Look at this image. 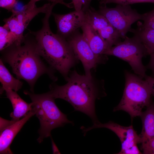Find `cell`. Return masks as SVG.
<instances>
[{
    "label": "cell",
    "instance_id": "1",
    "mask_svg": "<svg viewBox=\"0 0 154 154\" xmlns=\"http://www.w3.org/2000/svg\"><path fill=\"white\" fill-rule=\"evenodd\" d=\"M66 80L67 83L62 86L51 84L48 92L55 99L60 98L68 102L75 111L87 115L93 123L98 121L95 103L96 99L106 95L104 81L93 76L80 74L76 70L70 73Z\"/></svg>",
    "mask_w": 154,
    "mask_h": 154
},
{
    "label": "cell",
    "instance_id": "2",
    "mask_svg": "<svg viewBox=\"0 0 154 154\" xmlns=\"http://www.w3.org/2000/svg\"><path fill=\"white\" fill-rule=\"evenodd\" d=\"M54 7L45 13L42 20L41 28L37 31L31 32L38 54L66 80L70 69L79 60L67 41L50 30L49 19Z\"/></svg>",
    "mask_w": 154,
    "mask_h": 154
},
{
    "label": "cell",
    "instance_id": "3",
    "mask_svg": "<svg viewBox=\"0 0 154 154\" xmlns=\"http://www.w3.org/2000/svg\"><path fill=\"white\" fill-rule=\"evenodd\" d=\"M3 50L4 60L11 67L13 73L18 78L25 80L32 92L36 82L41 75L47 74L54 80H56L52 70L42 61L31 31L24 36L21 44H13Z\"/></svg>",
    "mask_w": 154,
    "mask_h": 154
},
{
    "label": "cell",
    "instance_id": "4",
    "mask_svg": "<svg viewBox=\"0 0 154 154\" xmlns=\"http://www.w3.org/2000/svg\"><path fill=\"white\" fill-rule=\"evenodd\" d=\"M24 93L30 98L32 108L40 121L39 136L37 139L39 143L44 138L50 136L53 129L67 123L74 124L73 121L68 119L66 115L60 110L55 103V99L48 92L36 94L25 91Z\"/></svg>",
    "mask_w": 154,
    "mask_h": 154
},
{
    "label": "cell",
    "instance_id": "5",
    "mask_svg": "<svg viewBox=\"0 0 154 154\" xmlns=\"http://www.w3.org/2000/svg\"><path fill=\"white\" fill-rule=\"evenodd\" d=\"M125 88L122 97L114 111L123 110L127 113L131 119L140 116L142 109L152 100L151 87L145 78L125 70Z\"/></svg>",
    "mask_w": 154,
    "mask_h": 154
},
{
    "label": "cell",
    "instance_id": "6",
    "mask_svg": "<svg viewBox=\"0 0 154 154\" xmlns=\"http://www.w3.org/2000/svg\"><path fill=\"white\" fill-rule=\"evenodd\" d=\"M104 54L113 56L127 62L135 73L142 78L147 76L146 68L142 62V58L147 55V51L137 36H126L123 41L108 48Z\"/></svg>",
    "mask_w": 154,
    "mask_h": 154
},
{
    "label": "cell",
    "instance_id": "7",
    "mask_svg": "<svg viewBox=\"0 0 154 154\" xmlns=\"http://www.w3.org/2000/svg\"><path fill=\"white\" fill-rule=\"evenodd\" d=\"M97 11L118 31L121 38L124 39L131 29V25L142 19V14L132 9L130 5L118 4L114 8L100 5Z\"/></svg>",
    "mask_w": 154,
    "mask_h": 154
},
{
    "label": "cell",
    "instance_id": "8",
    "mask_svg": "<svg viewBox=\"0 0 154 154\" xmlns=\"http://www.w3.org/2000/svg\"><path fill=\"white\" fill-rule=\"evenodd\" d=\"M57 4L48 3L39 7L36 5L29 6L26 5L22 11H17L14 10L10 17L3 20L5 23L4 25L15 35L17 38L16 43H21L24 39V31L31 20L40 13H46Z\"/></svg>",
    "mask_w": 154,
    "mask_h": 154
},
{
    "label": "cell",
    "instance_id": "9",
    "mask_svg": "<svg viewBox=\"0 0 154 154\" xmlns=\"http://www.w3.org/2000/svg\"><path fill=\"white\" fill-rule=\"evenodd\" d=\"M69 43L78 59L83 65L85 75L92 77L91 70L98 64L104 63L108 59L107 55L98 56L93 51L82 33L78 31L74 33L66 40Z\"/></svg>",
    "mask_w": 154,
    "mask_h": 154
},
{
    "label": "cell",
    "instance_id": "10",
    "mask_svg": "<svg viewBox=\"0 0 154 154\" xmlns=\"http://www.w3.org/2000/svg\"><path fill=\"white\" fill-rule=\"evenodd\" d=\"M100 128H105L110 129L115 133L119 138L121 142V147L120 151L117 154H119L135 145L141 143L139 135L137 134L132 125L125 127L111 121L104 123L98 121L93 123L91 127L86 128L82 126L80 129L85 135L91 129Z\"/></svg>",
    "mask_w": 154,
    "mask_h": 154
},
{
    "label": "cell",
    "instance_id": "11",
    "mask_svg": "<svg viewBox=\"0 0 154 154\" xmlns=\"http://www.w3.org/2000/svg\"><path fill=\"white\" fill-rule=\"evenodd\" d=\"M57 27V34L66 40L81 28L86 20L82 11H74L65 14L52 13Z\"/></svg>",
    "mask_w": 154,
    "mask_h": 154
},
{
    "label": "cell",
    "instance_id": "12",
    "mask_svg": "<svg viewBox=\"0 0 154 154\" xmlns=\"http://www.w3.org/2000/svg\"><path fill=\"white\" fill-rule=\"evenodd\" d=\"M35 115V111L32 108L25 116L0 131V154L13 153L10 148L13 140L24 124Z\"/></svg>",
    "mask_w": 154,
    "mask_h": 154
},
{
    "label": "cell",
    "instance_id": "13",
    "mask_svg": "<svg viewBox=\"0 0 154 154\" xmlns=\"http://www.w3.org/2000/svg\"><path fill=\"white\" fill-rule=\"evenodd\" d=\"M81 28L84 38L94 53L99 56L105 55L109 47L92 25L86 20Z\"/></svg>",
    "mask_w": 154,
    "mask_h": 154
},
{
    "label": "cell",
    "instance_id": "14",
    "mask_svg": "<svg viewBox=\"0 0 154 154\" xmlns=\"http://www.w3.org/2000/svg\"><path fill=\"white\" fill-rule=\"evenodd\" d=\"M5 91L7 97L10 101L13 109L10 116L12 120L18 121L25 116L32 109V103L25 102L16 91L10 89Z\"/></svg>",
    "mask_w": 154,
    "mask_h": 154
},
{
    "label": "cell",
    "instance_id": "15",
    "mask_svg": "<svg viewBox=\"0 0 154 154\" xmlns=\"http://www.w3.org/2000/svg\"><path fill=\"white\" fill-rule=\"evenodd\" d=\"M139 116L142 123V130L139 135L142 144L154 137V102L152 101Z\"/></svg>",
    "mask_w": 154,
    "mask_h": 154
},
{
    "label": "cell",
    "instance_id": "16",
    "mask_svg": "<svg viewBox=\"0 0 154 154\" xmlns=\"http://www.w3.org/2000/svg\"><path fill=\"white\" fill-rule=\"evenodd\" d=\"M136 29H131L129 32L137 36L144 46L147 55L154 53V29L143 28L140 22L137 23Z\"/></svg>",
    "mask_w": 154,
    "mask_h": 154
},
{
    "label": "cell",
    "instance_id": "17",
    "mask_svg": "<svg viewBox=\"0 0 154 154\" xmlns=\"http://www.w3.org/2000/svg\"><path fill=\"white\" fill-rule=\"evenodd\" d=\"M0 81L2 85L1 92L10 89L17 92L23 84L21 81L11 74L1 59L0 60Z\"/></svg>",
    "mask_w": 154,
    "mask_h": 154
},
{
    "label": "cell",
    "instance_id": "18",
    "mask_svg": "<svg viewBox=\"0 0 154 154\" xmlns=\"http://www.w3.org/2000/svg\"><path fill=\"white\" fill-rule=\"evenodd\" d=\"M98 33L106 43L109 48L121 41V37L119 33L111 24Z\"/></svg>",
    "mask_w": 154,
    "mask_h": 154
},
{
    "label": "cell",
    "instance_id": "19",
    "mask_svg": "<svg viewBox=\"0 0 154 154\" xmlns=\"http://www.w3.org/2000/svg\"><path fill=\"white\" fill-rule=\"evenodd\" d=\"M17 40L15 35L4 25L0 27V50H4L13 44Z\"/></svg>",
    "mask_w": 154,
    "mask_h": 154
},
{
    "label": "cell",
    "instance_id": "20",
    "mask_svg": "<svg viewBox=\"0 0 154 154\" xmlns=\"http://www.w3.org/2000/svg\"><path fill=\"white\" fill-rule=\"evenodd\" d=\"M142 14L141 20L143 21V23L140 22L142 26L145 28L154 29V9Z\"/></svg>",
    "mask_w": 154,
    "mask_h": 154
},
{
    "label": "cell",
    "instance_id": "21",
    "mask_svg": "<svg viewBox=\"0 0 154 154\" xmlns=\"http://www.w3.org/2000/svg\"><path fill=\"white\" fill-rule=\"evenodd\" d=\"M100 5H106L110 3L117 4L130 5L141 3H154V0H98Z\"/></svg>",
    "mask_w": 154,
    "mask_h": 154
},
{
    "label": "cell",
    "instance_id": "22",
    "mask_svg": "<svg viewBox=\"0 0 154 154\" xmlns=\"http://www.w3.org/2000/svg\"><path fill=\"white\" fill-rule=\"evenodd\" d=\"M141 148L144 154H154V137L141 144Z\"/></svg>",
    "mask_w": 154,
    "mask_h": 154
},
{
    "label": "cell",
    "instance_id": "23",
    "mask_svg": "<svg viewBox=\"0 0 154 154\" xmlns=\"http://www.w3.org/2000/svg\"><path fill=\"white\" fill-rule=\"evenodd\" d=\"M19 0H0V7L12 12Z\"/></svg>",
    "mask_w": 154,
    "mask_h": 154
},
{
    "label": "cell",
    "instance_id": "24",
    "mask_svg": "<svg viewBox=\"0 0 154 154\" xmlns=\"http://www.w3.org/2000/svg\"><path fill=\"white\" fill-rule=\"evenodd\" d=\"M41 0H30L27 3L29 5L31 6L35 5H36V2ZM51 1L52 3H60L63 5L69 8H72L74 7L72 3H68L64 2V0H47Z\"/></svg>",
    "mask_w": 154,
    "mask_h": 154
},
{
    "label": "cell",
    "instance_id": "25",
    "mask_svg": "<svg viewBox=\"0 0 154 154\" xmlns=\"http://www.w3.org/2000/svg\"><path fill=\"white\" fill-rule=\"evenodd\" d=\"M142 153L139 150L137 145H135L130 148L119 153V154H141Z\"/></svg>",
    "mask_w": 154,
    "mask_h": 154
},
{
    "label": "cell",
    "instance_id": "26",
    "mask_svg": "<svg viewBox=\"0 0 154 154\" xmlns=\"http://www.w3.org/2000/svg\"><path fill=\"white\" fill-rule=\"evenodd\" d=\"M0 131L5 128L12 124L16 121L12 119L11 121L8 120L0 117Z\"/></svg>",
    "mask_w": 154,
    "mask_h": 154
},
{
    "label": "cell",
    "instance_id": "27",
    "mask_svg": "<svg viewBox=\"0 0 154 154\" xmlns=\"http://www.w3.org/2000/svg\"><path fill=\"white\" fill-rule=\"evenodd\" d=\"M150 59L147 66V68L152 71L153 75H154V53L150 55Z\"/></svg>",
    "mask_w": 154,
    "mask_h": 154
},
{
    "label": "cell",
    "instance_id": "28",
    "mask_svg": "<svg viewBox=\"0 0 154 154\" xmlns=\"http://www.w3.org/2000/svg\"><path fill=\"white\" fill-rule=\"evenodd\" d=\"M75 10L81 11L82 10L83 5L80 0H72Z\"/></svg>",
    "mask_w": 154,
    "mask_h": 154
},
{
    "label": "cell",
    "instance_id": "29",
    "mask_svg": "<svg viewBox=\"0 0 154 154\" xmlns=\"http://www.w3.org/2000/svg\"><path fill=\"white\" fill-rule=\"evenodd\" d=\"M145 78L147 80L150 84L152 89V95L154 97V75L152 76L147 75Z\"/></svg>",
    "mask_w": 154,
    "mask_h": 154
},
{
    "label": "cell",
    "instance_id": "30",
    "mask_svg": "<svg viewBox=\"0 0 154 154\" xmlns=\"http://www.w3.org/2000/svg\"><path fill=\"white\" fill-rule=\"evenodd\" d=\"M52 143L53 153L60 154V152L55 143L53 141L52 139Z\"/></svg>",
    "mask_w": 154,
    "mask_h": 154
},
{
    "label": "cell",
    "instance_id": "31",
    "mask_svg": "<svg viewBox=\"0 0 154 154\" xmlns=\"http://www.w3.org/2000/svg\"><path fill=\"white\" fill-rule=\"evenodd\" d=\"M88 0H80L83 5L82 10L84 12L89 7L88 6Z\"/></svg>",
    "mask_w": 154,
    "mask_h": 154
},
{
    "label": "cell",
    "instance_id": "32",
    "mask_svg": "<svg viewBox=\"0 0 154 154\" xmlns=\"http://www.w3.org/2000/svg\"><path fill=\"white\" fill-rule=\"evenodd\" d=\"M92 0H88V6L89 7H90V4Z\"/></svg>",
    "mask_w": 154,
    "mask_h": 154
}]
</instances>
